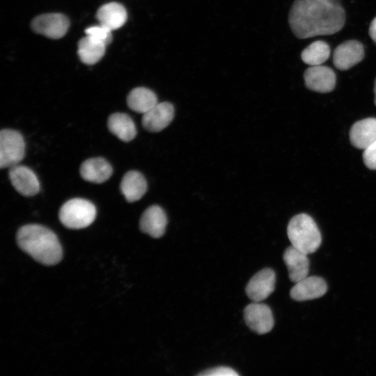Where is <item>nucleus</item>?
<instances>
[{
	"label": "nucleus",
	"mask_w": 376,
	"mask_h": 376,
	"mask_svg": "<svg viewBox=\"0 0 376 376\" xmlns=\"http://www.w3.org/2000/svg\"><path fill=\"white\" fill-rule=\"evenodd\" d=\"M364 58L363 44L356 40L345 41L338 45L333 54L334 66L340 70H347Z\"/></svg>",
	"instance_id": "obj_10"
},
{
	"label": "nucleus",
	"mask_w": 376,
	"mask_h": 376,
	"mask_svg": "<svg viewBox=\"0 0 376 376\" xmlns=\"http://www.w3.org/2000/svg\"><path fill=\"white\" fill-rule=\"evenodd\" d=\"M327 290V285L322 278L306 276L295 283L290 290V296L295 301H304L321 297Z\"/></svg>",
	"instance_id": "obj_13"
},
{
	"label": "nucleus",
	"mask_w": 376,
	"mask_h": 376,
	"mask_svg": "<svg viewBox=\"0 0 376 376\" xmlns=\"http://www.w3.org/2000/svg\"><path fill=\"white\" fill-rule=\"evenodd\" d=\"M351 143L364 150L376 141V118H367L356 122L350 131Z\"/></svg>",
	"instance_id": "obj_16"
},
{
	"label": "nucleus",
	"mask_w": 376,
	"mask_h": 376,
	"mask_svg": "<svg viewBox=\"0 0 376 376\" xmlns=\"http://www.w3.org/2000/svg\"><path fill=\"white\" fill-rule=\"evenodd\" d=\"M246 325L258 334L269 332L274 327V318L270 308L260 302L249 304L244 311Z\"/></svg>",
	"instance_id": "obj_7"
},
{
	"label": "nucleus",
	"mask_w": 376,
	"mask_h": 376,
	"mask_svg": "<svg viewBox=\"0 0 376 376\" xmlns=\"http://www.w3.org/2000/svg\"><path fill=\"white\" fill-rule=\"evenodd\" d=\"M345 22V10L336 0H295L288 15L290 27L300 39L334 34Z\"/></svg>",
	"instance_id": "obj_1"
},
{
	"label": "nucleus",
	"mask_w": 376,
	"mask_h": 376,
	"mask_svg": "<svg viewBox=\"0 0 376 376\" xmlns=\"http://www.w3.org/2000/svg\"><path fill=\"white\" fill-rule=\"evenodd\" d=\"M106 46L103 42L86 35L78 42V55L84 63L93 65L102 58Z\"/></svg>",
	"instance_id": "obj_21"
},
{
	"label": "nucleus",
	"mask_w": 376,
	"mask_h": 376,
	"mask_svg": "<svg viewBox=\"0 0 376 376\" xmlns=\"http://www.w3.org/2000/svg\"><path fill=\"white\" fill-rule=\"evenodd\" d=\"M111 30L101 24L90 26L85 30L87 36L100 41L107 45L112 40Z\"/></svg>",
	"instance_id": "obj_24"
},
{
	"label": "nucleus",
	"mask_w": 376,
	"mask_h": 376,
	"mask_svg": "<svg viewBox=\"0 0 376 376\" xmlns=\"http://www.w3.org/2000/svg\"><path fill=\"white\" fill-rule=\"evenodd\" d=\"M287 234L292 245L307 255L315 252L322 242L321 233L315 221L304 213L290 220Z\"/></svg>",
	"instance_id": "obj_3"
},
{
	"label": "nucleus",
	"mask_w": 376,
	"mask_h": 376,
	"mask_svg": "<svg viewBox=\"0 0 376 376\" xmlns=\"http://www.w3.org/2000/svg\"><path fill=\"white\" fill-rule=\"evenodd\" d=\"M201 376H237L239 374L233 368L227 366H219L207 369L198 374Z\"/></svg>",
	"instance_id": "obj_26"
},
{
	"label": "nucleus",
	"mask_w": 376,
	"mask_h": 376,
	"mask_svg": "<svg viewBox=\"0 0 376 376\" xmlns=\"http://www.w3.org/2000/svg\"><path fill=\"white\" fill-rule=\"evenodd\" d=\"M17 242L22 251L43 265H56L62 258V249L56 235L41 225L21 227L17 233Z\"/></svg>",
	"instance_id": "obj_2"
},
{
	"label": "nucleus",
	"mask_w": 376,
	"mask_h": 376,
	"mask_svg": "<svg viewBox=\"0 0 376 376\" xmlns=\"http://www.w3.org/2000/svg\"><path fill=\"white\" fill-rule=\"evenodd\" d=\"M96 17L100 24L113 31L123 26L127 20V15L123 5L111 2L104 4L98 9Z\"/></svg>",
	"instance_id": "obj_18"
},
{
	"label": "nucleus",
	"mask_w": 376,
	"mask_h": 376,
	"mask_svg": "<svg viewBox=\"0 0 376 376\" xmlns=\"http://www.w3.org/2000/svg\"><path fill=\"white\" fill-rule=\"evenodd\" d=\"M127 102L132 111L143 114L157 104V97L152 91L138 87L130 91Z\"/></svg>",
	"instance_id": "obj_22"
},
{
	"label": "nucleus",
	"mask_w": 376,
	"mask_h": 376,
	"mask_svg": "<svg viewBox=\"0 0 376 376\" xmlns=\"http://www.w3.org/2000/svg\"><path fill=\"white\" fill-rule=\"evenodd\" d=\"M330 47L322 40L312 42L301 53V58L304 63L309 65H319L325 62L329 57Z\"/></svg>",
	"instance_id": "obj_23"
},
{
	"label": "nucleus",
	"mask_w": 376,
	"mask_h": 376,
	"mask_svg": "<svg viewBox=\"0 0 376 376\" xmlns=\"http://www.w3.org/2000/svg\"><path fill=\"white\" fill-rule=\"evenodd\" d=\"M25 142L22 135L11 129H3L0 132V167L10 168L24 159Z\"/></svg>",
	"instance_id": "obj_5"
},
{
	"label": "nucleus",
	"mask_w": 376,
	"mask_h": 376,
	"mask_svg": "<svg viewBox=\"0 0 376 376\" xmlns=\"http://www.w3.org/2000/svg\"><path fill=\"white\" fill-rule=\"evenodd\" d=\"M167 218L164 210L158 205L148 207L140 219V229L154 238L162 237L166 230Z\"/></svg>",
	"instance_id": "obj_14"
},
{
	"label": "nucleus",
	"mask_w": 376,
	"mask_h": 376,
	"mask_svg": "<svg viewBox=\"0 0 376 376\" xmlns=\"http://www.w3.org/2000/svg\"><path fill=\"white\" fill-rule=\"evenodd\" d=\"M95 217V206L91 201L79 198L65 202L58 213L61 224L70 229L86 228L93 222Z\"/></svg>",
	"instance_id": "obj_4"
},
{
	"label": "nucleus",
	"mask_w": 376,
	"mask_h": 376,
	"mask_svg": "<svg viewBox=\"0 0 376 376\" xmlns=\"http://www.w3.org/2000/svg\"><path fill=\"white\" fill-rule=\"evenodd\" d=\"M82 178L93 183H102L112 175L110 164L102 157H94L84 161L79 169Z\"/></svg>",
	"instance_id": "obj_17"
},
{
	"label": "nucleus",
	"mask_w": 376,
	"mask_h": 376,
	"mask_svg": "<svg viewBox=\"0 0 376 376\" xmlns=\"http://www.w3.org/2000/svg\"><path fill=\"white\" fill-rule=\"evenodd\" d=\"M283 260L292 282L296 283L308 276L309 260L306 253L291 245L285 250Z\"/></svg>",
	"instance_id": "obj_15"
},
{
	"label": "nucleus",
	"mask_w": 376,
	"mask_h": 376,
	"mask_svg": "<svg viewBox=\"0 0 376 376\" xmlns=\"http://www.w3.org/2000/svg\"><path fill=\"white\" fill-rule=\"evenodd\" d=\"M275 283L274 271L270 268L263 269L249 280L246 287V293L252 301L260 302L273 292Z\"/></svg>",
	"instance_id": "obj_9"
},
{
	"label": "nucleus",
	"mask_w": 376,
	"mask_h": 376,
	"mask_svg": "<svg viewBox=\"0 0 376 376\" xmlns=\"http://www.w3.org/2000/svg\"><path fill=\"white\" fill-rule=\"evenodd\" d=\"M363 160L368 169L376 170V141L363 150Z\"/></svg>",
	"instance_id": "obj_25"
},
{
	"label": "nucleus",
	"mask_w": 376,
	"mask_h": 376,
	"mask_svg": "<svg viewBox=\"0 0 376 376\" xmlns=\"http://www.w3.org/2000/svg\"><path fill=\"white\" fill-rule=\"evenodd\" d=\"M9 178L17 192L24 196H33L40 191V182L34 172L23 165L10 168Z\"/></svg>",
	"instance_id": "obj_11"
},
{
	"label": "nucleus",
	"mask_w": 376,
	"mask_h": 376,
	"mask_svg": "<svg viewBox=\"0 0 376 376\" xmlns=\"http://www.w3.org/2000/svg\"><path fill=\"white\" fill-rule=\"evenodd\" d=\"M68 19L61 13H47L36 17L31 23L33 30L49 38L58 39L68 31Z\"/></svg>",
	"instance_id": "obj_6"
},
{
	"label": "nucleus",
	"mask_w": 376,
	"mask_h": 376,
	"mask_svg": "<svg viewBox=\"0 0 376 376\" xmlns=\"http://www.w3.org/2000/svg\"><path fill=\"white\" fill-rule=\"evenodd\" d=\"M120 190L128 202H135L146 194L147 182L140 172L130 171L124 175L121 180Z\"/></svg>",
	"instance_id": "obj_19"
},
{
	"label": "nucleus",
	"mask_w": 376,
	"mask_h": 376,
	"mask_svg": "<svg viewBox=\"0 0 376 376\" xmlns=\"http://www.w3.org/2000/svg\"><path fill=\"white\" fill-rule=\"evenodd\" d=\"M374 93H375V104L376 105V79L375 80V86H374Z\"/></svg>",
	"instance_id": "obj_28"
},
{
	"label": "nucleus",
	"mask_w": 376,
	"mask_h": 376,
	"mask_svg": "<svg viewBox=\"0 0 376 376\" xmlns=\"http://www.w3.org/2000/svg\"><path fill=\"white\" fill-rule=\"evenodd\" d=\"M174 116V107L169 102L157 103L142 117L143 127L148 131L157 132L166 127Z\"/></svg>",
	"instance_id": "obj_12"
},
{
	"label": "nucleus",
	"mask_w": 376,
	"mask_h": 376,
	"mask_svg": "<svg viewBox=\"0 0 376 376\" xmlns=\"http://www.w3.org/2000/svg\"><path fill=\"white\" fill-rule=\"evenodd\" d=\"M368 33L371 39L376 43V17L370 24Z\"/></svg>",
	"instance_id": "obj_27"
},
{
	"label": "nucleus",
	"mask_w": 376,
	"mask_h": 376,
	"mask_svg": "<svg viewBox=\"0 0 376 376\" xmlns=\"http://www.w3.org/2000/svg\"><path fill=\"white\" fill-rule=\"evenodd\" d=\"M304 79L307 88L324 93L334 89L336 77L331 68L319 65L308 68L304 73Z\"/></svg>",
	"instance_id": "obj_8"
},
{
	"label": "nucleus",
	"mask_w": 376,
	"mask_h": 376,
	"mask_svg": "<svg viewBox=\"0 0 376 376\" xmlns=\"http://www.w3.org/2000/svg\"><path fill=\"white\" fill-rule=\"evenodd\" d=\"M109 131L119 139L129 142L136 135V128L132 119L124 113H114L107 121Z\"/></svg>",
	"instance_id": "obj_20"
}]
</instances>
